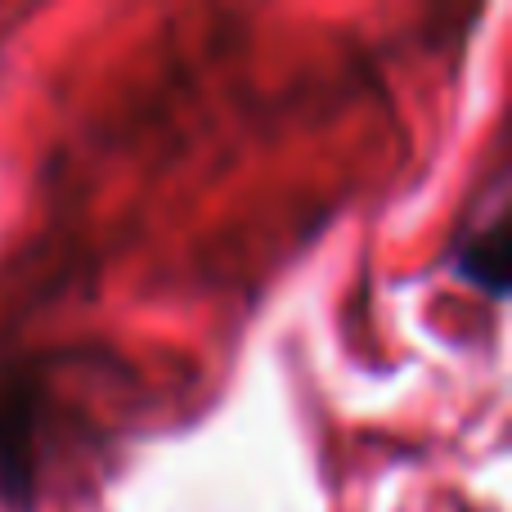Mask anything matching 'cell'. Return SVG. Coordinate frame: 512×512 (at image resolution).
<instances>
[{"label": "cell", "instance_id": "1", "mask_svg": "<svg viewBox=\"0 0 512 512\" xmlns=\"http://www.w3.org/2000/svg\"><path fill=\"white\" fill-rule=\"evenodd\" d=\"M32 427H36L32 387L9 382L0 391V499L9 508H27V499H32Z\"/></svg>", "mask_w": 512, "mask_h": 512}, {"label": "cell", "instance_id": "2", "mask_svg": "<svg viewBox=\"0 0 512 512\" xmlns=\"http://www.w3.org/2000/svg\"><path fill=\"white\" fill-rule=\"evenodd\" d=\"M508 221H495L486 234H472V239L459 243V256H454V270L481 288L486 297H504L508 292Z\"/></svg>", "mask_w": 512, "mask_h": 512}]
</instances>
